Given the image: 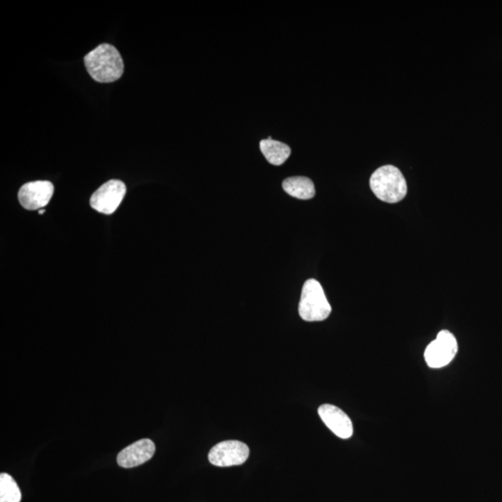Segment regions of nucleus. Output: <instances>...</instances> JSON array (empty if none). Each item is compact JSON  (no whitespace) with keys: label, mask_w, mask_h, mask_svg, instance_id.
<instances>
[{"label":"nucleus","mask_w":502,"mask_h":502,"mask_svg":"<svg viewBox=\"0 0 502 502\" xmlns=\"http://www.w3.org/2000/svg\"><path fill=\"white\" fill-rule=\"evenodd\" d=\"M85 67L95 82L111 83L122 77L124 62L121 53L110 44H101L84 58Z\"/></svg>","instance_id":"f257e3e1"},{"label":"nucleus","mask_w":502,"mask_h":502,"mask_svg":"<svg viewBox=\"0 0 502 502\" xmlns=\"http://www.w3.org/2000/svg\"><path fill=\"white\" fill-rule=\"evenodd\" d=\"M370 188L381 201L398 203L405 199L408 185L404 175L396 167L386 165L379 167L370 177Z\"/></svg>","instance_id":"f03ea898"},{"label":"nucleus","mask_w":502,"mask_h":502,"mask_svg":"<svg viewBox=\"0 0 502 502\" xmlns=\"http://www.w3.org/2000/svg\"><path fill=\"white\" fill-rule=\"evenodd\" d=\"M331 306L325 297L321 284L316 279H308L301 291L299 313L304 321L325 320L330 316Z\"/></svg>","instance_id":"7ed1b4c3"},{"label":"nucleus","mask_w":502,"mask_h":502,"mask_svg":"<svg viewBox=\"0 0 502 502\" xmlns=\"http://www.w3.org/2000/svg\"><path fill=\"white\" fill-rule=\"evenodd\" d=\"M458 352V342L455 336L448 330H442L425 350L424 357L432 369L447 366Z\"/></svg>","instance_id":"20e7f679"},{"label":"nucleus","mask_w":502,"mask_h":502,"mask_svg":"<svg viewBox=\"0 0 502 502\" xmlns=\"http://www.w3.org/2000/svg\"><path fill=\"white\" fill-rule=\"evenodd\" d=\"M250 456V448L243 442L228 440L221 442L211 448L208 460L218 467H230L246 462Z\"/></svg>","instance_id":"39448f33"},{"label":"nucleus","mask_w":502,"mask_h":502,"mask_svg":"<svg viewBox=\"0 0 502 502\" xmlns=\"http://www.w3.org/2000/svg\"><path fill=\"white\" fill-rule=\"evenodd\" d=\"M126 195L123 182L111 180L101 185L92 195L91 208L104 214H112L121 204Z\"/></svg>","instance_id":"423d86ee"},{"label":"nucleus","mask_w":502,"mask_h":502,"mask_svg":"<svg viewBox=\"0 0 502 502\" xmlns=\"http://www.w3.org/2000/svg\"><path fill=\"white\" fill-rule=\"evenodd\" d=\"M53 192H55V186L52 182H32L21 187L18 193V199L23 208L28 211H35L49 204Z\"/></svg>","instance_id":"0eeeda50"},{"label":"nucleus","mask_w":502,"mask_h":502,"mask_svg":"<svg viewBox=\"0 0 502 502\" xmlns=\"http://www.w3.org/2000/svg\"><path fill=\"white\" fill-rule=\"evenodd\" d=\"M318 414L323 423L338 437L342 439L351 437L354 433V427L351 418L342 409L333 405H322L319 406Z\"/></svg>","instance_id":"6e6552de"},{"label":"nucleus","mask_w":502,"mask_h":502,"mask_svg":"<svg viewBox=\"0 0 502 502\" xmlns=\"http://www.w3.org/2000/svg\"><path fill=\"white\" fill-rule=\"evenodd\" d=\"M155 452L154 442L145 438L130 445L118 455V463L121 467L133 468L142 465L153 458Z\"/></svg>","instance_id":"1a4fd4ad"},{"label":"nucleus","mask_w":502,"mask_h":502,"mask_svg":"<svg viewBox=\"0 0 502 502\" xmlns=\"http://www.w3.org/2000/svg\"><path fill=\"white\" fill-rule=\"evenodd\" d=\"M260 148L268 162L274 166L282 165L286 162V160H288L291 153L289 145L277 142V140L272 139L271 137L262 140L260 143Z\"/></svg>","instance_id":"9d476101"},{"label":"nucleus","mask_w":502,"mask_h":502,"mask_svg":"<svg viewBox=\"0 0 502 502\" xmlns=\"http://www.w3.org/2000/svg\"><path fill=\"white\" fill-rule=\"evenodd\" d=\"M283 189L295 199L307 200L316 195V188L312 180L303 176H295L283 182Z\"/></svg>","instance_id":"9b49d317"},{"label":"nucleus","mask_w":502,"mask_h":502,"mask_svg":"<svg viewBox=\"0 0 502 502\" xmlns=\"http://www.w3.org/2000/svg\"><path fill=\"white\" fill-rule=\"evenodd\" d=\"M22 494L13 477L8 474H0V502H21Z\"/></svg>","instance_id":"f8f14e48"},{"label":"nucleus","mask_w":502,"mask_h":502,"mask_svg":"<svg viewBox=\"0 0 502 502\" xmlns=\"http://www.w3.org/2000/svg\"><path fill=\"white\" fill-rule=\"evenodd\" d=\"M44 212H45V209H40V212H38V213L42 215V214H44Z\"/></svg>","instance_id":"ddd939ff"}]
</instances>
